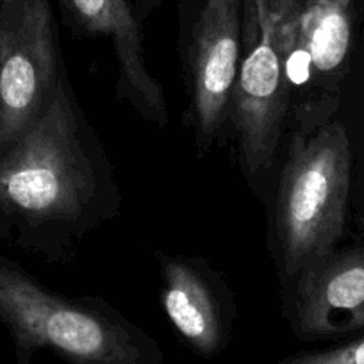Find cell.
Masks as SVG:
<instances>
[{
	"label": "cell",
	"instance_id": "obj_7",
	"mask_svg": "<svg viewBox=\"0 0 364 364\" xmlns=\"http://www.w3.org/2000/svg\"><path fill=\"white\" fill-rule=\"evenodd\" d=\"M282 313L302 341L364 331V248L338 250L281 282Z\"/></svg>",
	"mask_w": 364,
	"mask_h": 364
},
{
	"label": "cell",
	"instance_id": "obj_8",
	"mask_svg": "<svg viewBox=\"0 0 364 364\" xmlns=\"http://www.w3.org/2000/svg\"><path fill=\"white\" fill-rule=\"evenodd\" d=\"M161 304L188 348L211 359L227 348L236 321L232 293L218 272L200 257L159 252Z\"/></svg>",
	"mask_w": 364,
	"mask_h": 364
},
{
	"label": "cell",
	"instance_id": "obj_9",
	"mask_svg": "<svg viewBox=\"0 0 364 364\" xmlns=\"http://www.w3.org/2000/svg\"><path fill=\"white\" fill-rule=\"evenodd\" d=\"M66 26L77 34L109 41L118 65L117 95L149 124L170 122L159 80L150 73L143 43V20L132 0H58Z\"/></svg>",
	"mask_w": 364,
	"mask_h": 364
},
{
	"label": "cell",
	"instance_id": "obj_10",
	"mask_svg": "<svg viewBox=\"0 0 364 364\" xmlns=\"http://www.w3.org/2000/svg\"><path fill=\"white\" fill-rule=\"evenodd\" d=\"M353 0H300L291 58L293 91L325 87L345 65L352 45Z\"/></svg>",
	"mask_w": 364,
	"mask_h": 364
},
{
	"label": "cell",
	"instance_id": "obj_2",
	"mask_svg": "<svg viewBox=\"0 0 364 364\" xmlns=\"http://www.w3.org/2000/svg\"><path fill=\"white\" fill-rule=\"evenodd\" d=\"M327 99L302 100L273 195L272 250L281 282L338 248L346 222L352 152Z\"/></svg>",
	"mask_w": 364,
	"mask_h": 364
},
{
	"label": "cell",
	"instance_id": "obj_5",
	"mask_svg": "<svg viewBox=\"0 0 364 364\" xmlns=\"http://www.w3.org/2000/svg\"><path fill=\"white\" fill-rule=\"evenodd\" d=\"M65 73L50 0H2L0 156L43 117Z\"/></svg>",
	"mask_w": 364,
	"mask_h": 364
},
{
	"label": "cell",
	"instance_id": "obj_4",
	"mask_svg": "<svg viewBox=\"0 0 364 364\" xmlns=\"http://www.w3.org/2000/svg\"><path fill=\"white\" fill-rule=\"evenodd\" d=\"M299 6L300 0H243V59L229 127L241 170L259 195L275 168L288 125Z\"/></svg>",
	"mask_w": 364,
	"mask_h": 364
},
{
	"label": "cell",
	"instance_id": "obj_6",
	"mask_svg": "<svg viewBox=\"0 0 364 364\" xmlns=\"http://www.w3.org/2000/svg\"><path fill=\"white\" fill-rule=\"evenodd\" d=\"M178 11L190 125L200 152H208L229 127L243 59V0H181Z\"/></svg>",
	"mask_w": 364,
	"mask_h": 364
},
{
	"label": "cell",
	"instance_id": "obj_1",
	"mask_svg": "<svg viewBox=\"0 0 364 364\" xmlns=\"http://www.w3.org/2000/svg\"><path fill=\"white\" fill-rule=\"evenodd\" d=\"M120 205L109 156L65 73L43 117L0 156V236L65 261Z\"/></svg>",
	"mask_w": 364,
	"mask_h": 364
},
{
	"label": "cell",
	"instance_id": "obj_11",
	"mask_svg": "<svg viewBox=\"0 0 364 364\" xmlns=\"http://www.w3.org/2000/svg\"><path fill=\"white\" fill-rule=\"evenodd\" d=\"M277 364H364V336L332 348L291 353Z\"/></svg>",
	"mask_w": 364,
	"mask_h": 364
},
{
	"label": "cell",
	"instance_id": "obj_12",
	"mask_svg": "<svg viewBox=\"0 0 364 364\" xmlns=\"http://www.w3.org/2000/svg\"><path fill=\"white\" fill-rule=\"evenodd\" d=\"M134 2V8L138 11L139 18L145 20L149 18V15L152 11H156L161 4H163L164 0H132Z\"/></svg>",
	"mask_w": 364,
	"mask_h": 364
},
{
	"label": "cell",
	"instance_id": "obj_3",
	"mask_svg": "<svg viewBox=\"0 0 364 364\" xmlns=\"http://www.w3.org/2000/svg\"><path fill=\"white\" fill-rule=\"evenodd\" d=\"M0 323L16 364L50 350L66 364H163L156 339L100 296L50 291L18 262L0 254Z\"/></svg>",
	"mask_w": 364,
	"mask_h": 364
}]
</instances>
